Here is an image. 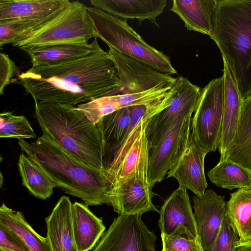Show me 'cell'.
Returning a JSON list of instances; mask_svg holds the SVG:
<instances>
[{"label": "cell", "instance_id": "obj_13", "mask_svg": "<svg viewBox=\"0 0 251 251\" xmlns=\"http://www.w3.org/2000/svg\"><path fill=\"white\" fill-rule=\"evenodd\" d=\"M176 90L169 105L148 122L147 134L150 147L155 145L179 118L193 113L201 89L183 76L176 77Z\"/></svg>", "mask_w": 251, "mask_h": 251}, {"label": "cell", "instance_id": "obj_36", "mask_svg": "<svg viewBox=\"0 0 251 251\" xmlns=\"http://www.w3.org/2000/svg\"><path fill=\"white\" fill-rule=\"evenodd\" d=\"M235 251H251V241L242 242L238 241Z\"/></svg>", "mask_w": 251, "mask_h": 251}, {"label": "cell", "instance_id": "obj_19", "mask_svg": "<svg viewBox=\"0 0 251 251\" xmlns=\"http://www.w3.org/2000/svg\"><path fill=\"white\" fill-rule=\"evenodd\" d=\"M158 226L161 233L172 235L181 226L199 238L194 214L187 190L178 187L165 201L160 211Z\"/></svg>", "mask_w": 251, "mask_h": 251}, {"label": "cell", "instance_id": "obj_27", "mask_svg": "<svg viewBox=\"0 0 251 251\" xmlns=\"http://www.w3.org/2000/svg\"><path fill=\"white\" fill-rule=\"evenodd\" d=\"M227 212L239 241H251V189H239L231 193Z\"/></svg>", "mask_w": 251, "mask_h": 251}, {"label": "cell", "instance_id": "obj_6", "mask_svg": "<svg viewBox=\"0 0 251 251\" xmlns=\"http://www.w3.org/2000/svg\"><path fill=\"white\" fill-rule=\"evenodd\" d=\"M95 38L102 40L122 54L136 59L160 72L177 74L169 56L146 42L127 23L94 7H88Z\"/></svg>", "mask_w": 251, "mask_h": 251}, {"label": "cell", "instance_id": "obj_4", "mask_svg": "<svg viewBox=\"0 0 251 251\" xmlns=\"http://www.w3.org/2000/svg\"><path fill=\"white\" fill-rule=\"evenodd\" d=\"M210 38L244 99L251 96V0H218Z\"/></svg>", "mask_w": 251, "mask_h": 251}, {"label": "cell", "instance_id": "obj_3", "mask_svg": "<svg viewBox=\"0 0 251 251\" xmlns=\"http://www.w3.org/2000/svg\"><path fill=\"white\" fill-rule=\"evenodd\" d=\"M35 102L36 120L43 132L82 162L103 170L105 148L98 126L65 103Z\"/></svg>", "mask_w": 251, "mask_h": 251}, {"label": "cell", "instance_id": "obj_33", "mask_svg": "<svg viewBox=\"0 0 251 251\" xmlns=\"http://www.w3.org/2000/svg\"><path fill=\"white\" fill-rule=\"evenodd\" d=\"M239 240L237 231L227 213L222 222L218 235L208 251H235Z\"/></svg>", "mask_w": 251, "mask_h": 251}, {"label": "cell", "instance_id": "obj_34", "mask_svg": "<svg viewBox=\"0 0 251 251\" xmlns=\"http://www.w3.org/2000/svg\"><path fill=\"white\" fill-rule=\"evenodd\" d=\"M0 251H31L18 234L1 223H0Z\"/></svg>", "mask_w": 251, "mask_h": 251}, {"label": "cell", "instance_id": "obj_11", "mask_svg": "<svg viewBox=\"0 0 251 251\" xmlns=\"http://www.w3.org/2000/svg\"><path fill=\"white\" fill-rule=\"evenodd\" d=\"M207 153L198 144L190 126L171 163L167 177H174L178 182V187L189 189L196 196H201L208 186L204 169Z\"/></svg>", "mask_w": 251, "mask_h": 251}, {"label": "cell", "instance_id": "obj_2", "mask_svg": "<svg viewBox=\"0 0 251 251\" xmlns=\"http://www.w3.org/2000/svg\"><path fill=\"white\" fill-rule=\"evenodd\" d=\"M18 143L55 187L80 199L88 206L106 203V194L109 187L103 170L78 159L44 132L32 142L20 139Z\"/></svg>", "mask_w": 251, "mask_h": 251}, {"label": "cell", "instance_id": "obj_1", "mask_svg": "<svg viewBox=\"0 0 251 251\" xmlns=\"http://www.w3.org/2000/svg\"><path fill=\"white\" fill-rule=\"evenodd\" d=\"M16 83L34 102L74 105L115 95L120 86L115 64L101 48L63 64L31 67L18 75Z\"/></svg>", "mask_w": 251, "mask_h": 251}, {"label": "cell", "instance_id": "obj_18", "mask_svg": "<svg viewBox=\"0 0 251 251\" xmlns=\"http://www.w3.org/2000/svg\"><path fill=\"white\" fill-rule=\"evenodd\" d=\"M223 60L224 98L218 148L220 154V160L224 159L225 153L233 141L240 117L244 100L230 68L224 58Z\"/></svg>", "mask_w": 251, "mask_h": 251}, {"label": "cell", "instance_id": "obj_16", "mask_svg": "<svg viewBox=\"0 0 251 251\" xmlns=\"http://www.w3.org/2000/svg\"><path fill=\"white\" fill-rule=\"evenodd\" d=\"M192 199L198 234L204 251H208L227 215V202L225 196L217 194L212 188L201 196L195 195Z\"/></svg>", "mask_w": 251, "mask_h": 251}, {"label": "cell", "instance_id": "obj_30", "mask_svg": "<svg viewBox=\"0 0 251 251\" xmlns=\"http://www.w3.org/2000/svg\"><path fill=\"white\" fill-rule=\"evenodd\" d=\"M207 175L211 182L224 189H251V174L239 165L227 159L220 160Z\"/></svg>", "mask_w": 251, "mask_h": 251}, {"label": "cell", "instance_id": "obj_25", "mask_svg": "<svg viewBox=\"0 0 251 251\" xmlns=\"http://www.w3.org/2000/svg\"><path fill=\"white\" fill-rule=\"evenodd\" d=\"M225 159L239 165L251 174V96L244 99L236 133Z\"/></svg>", "mask_w": 251, "mask_h": 251}, {"label": "cell", "instance_id": "obj_5", "mask_svg": "<svg viewBox=\"0 0 251 251\" xmlns=\"http://www.w3.org/2000/svg\"><path fill=\"white\" fill-rule=\"evenodd\" d=\"M129 107L131 122L128 130L115 151L111 162L103 170L109 189L134 176L148 179L151 147L147 126L158 111L151 103Z\"/></svg>", "mask_w": 251, "mask_h": 251}, {"label": "cell", "instance_id": "obj_21", "mask_svg": "<svg viewBox=\"0 0 251 251\" xmlns=\"http://www.w3.org/2000/svg\"><path fill=\"white\" fill-rule=\"evenodd\" d=\"M90 2L94 7L113 16L136 19L139 25L148 20L158 27L156 18L167 5L166 0H91Z\"/></svg>", "mask_w": 251, "mask_h": 251}, {"label": "cell", "instance_id": "obj_17", "mask_svg": "<svg viewBox=\"0 0 251 251\" xmlns=\"http://www.w3.org/2000/svg\"><path fill=\"white\" fill-rule=\"evenodd\" d=\"M172 88L160 86L135 94L103 96L78 104L76 109L91 122L97 124L104 116L123 108L149 103L164 97Z\"/></svg>", "mask_w": 251, "mask_h": 251}, {"label": "cell", "instance_id": "obj_10", "mask_svg": "<svg viewBox=\"0 0 251 251\" xmlns=\"http://www.w3.org/2000/svg\"><path fill=\"white\" fill-rule=\"evenodd\" d=\"M156 239L141 216L119 215L92 251H156Z\"/></svg>", "mask_w": 251, "mask_h": 251}, {"label": "cell", "instance_id": "obj_29", "mask_svg": "<svg viewBox=\"0 0 251 251\" xmlns=\"http://www.w3.org/2000/svg\"><path fill=\"white\" fill-rule=\"evenodd\" d=\"M131 122L129 107H125L103 117L97 124L107 151H115L125 137Z\"/></svg>", "mask_w": 251, "mask_h": 251}, {"label": "cell", "instance_id": "obj_31", "mask_svg": "<svg viewBox=\"0 0 251 251\" xmlns=\"http://www.w3.org/2000/svg\"><path fill=\"white\" fill-rule=\"evenodd\" d=\"M0 137L19 140L35 138L36 135L25 117L8 111L0 114Z\"/></svg>", "mask_w": 251, "mask_h": 251}, {"label": "cell", "instance_id": "obj_9", "mask_svg": "<svg viewBox=\"0 0 251 251\" xmlns=\"http://www.w3.org/2000/svg\"><path fill=\"white\" fill-rule=\"evenodd\" d=\"M224 98V80L213 79L201 89L191 129L198 144L208 152L219 148Z\"/></svg>", "mask_w": 251, "mask_h": 251}, {"label": "cell", "instance_id": "obj_28", "mask_svg": "<svg viewBox=\"0 0 251 251\" xmlns=\"http://www.w3.org/2000/svg\"><path fill=\"white\" fill-rule=\"evenodd\" d=\"M18 168L22 184L35 197L45 200L53 193L54 184L44 171L25 153L19 156Z\"/></svg>", "mask_w": 251, "mask_h": 251}, {"label": "cell", "instance_id": "obj_15", "mask_svg": "<svg viewBox=\"0 0 251 251\" xmlns=\"http://www.w3.org/2000/svg\"><path fill=\"white\" fill-rule=\"evenodd\" d=\"M192 113L178 119L166 133L151 147L149 158L148 181L153 187L164 178L180 146L184 136L191 126Z\"/></svg>", "mask_w": 251, "mask_h": 251}, {"label": "cell", "instance_id": "obj_7", "mask_svg": "<svg viewBox=\"0 0 251 251\" xmlns=\"http://www.w3.org/2000/svg\"><path fill=\"white\" fill-rule=\"evenodd\" d=\"M95 38L88 7L79 1L70 4L26 39L12 45L27 49L61 44L87 45Z\"/></svg>", "mask_w": 251, "mask_h": 251}, {"label": "cell", "instance_id": "obj_12", "mask_svg": "<svg viewBox=\"0 0 251 251\" xmlns=\"http://www.w3.org/2000/svg\"><path fill=\"white\" fill-rule=\"evenodd\" d=\"M108 47L120 79V88L115 95L135 94L160 86L172 88L175 84L176 78Z\"/></svg>", "mask_w": 251, "mask_h": 251}, {"label": "cell", "instance_id": "obj_14", "mask_svg": "<svg viewBox=\"0 0 251 251\" xmlns=\"http://www.w3.org/2000/svg\"><path fill=\"white\" fill-rule=\"evenodd\" d=\"M152 188L148 179L134 176L108 190L106 204L119 215L141 216L147 211L158 212L152 201L154 196Z\"/></svg>", "mask_w": 251, "mask_h": 251}, {"label": "cell", "instance_id": "obj_26", "mask_svg": "<svg viewBox=\"0 0 251 251\" xmlns=\"http://www.w3.org/2000/svg\"><path fill=\"white\" fill-rule=\"evenodd\" d=\"M0 223L18 234L31 251H52L48 237L37 233L21 211L14 210L4 203L0 207Z\"/></svg>", "mask_w": 251, "mask_h": 251}, {"label": "cell", "instance_id": "obj_20", "mask_svg": "<svg viewBox=\"0 0 251 251\" xmlns=\"http://www.w3.org/2000/svg\"><path fill=\"white\" fill-rule=\"evenodd\" d=\"M72 206L69 198L63 196L45 218L47 237L52 251H78L73 230Z\"/></svg>", "mask_w": 251, "mask_h": 251}, {"label": "cell", "instance_id": "obj_8", "mask_svg": "<svg viewBox=\"0 0 251 251\" xmlns=\"http://www.w3.org/2000/svg\"><path fill=\"white\" fill-rule=\"evenodd\" d=\"M70 3L69 0H0V24H7V33L14 44L41 28Z\"/></svg>", "mask_w": 251, "mask_h": 251}, {"label": "cell", "instance_id": "obj_24", "mask_svg": "<svg viewBox=\"0 0 251 251\" xmlns=\"http://www.w3.org/2000/svg\"><path fill=\"white\" fill-rule=\"evenodd\" d=\"M218 0H174L170 10L183 21L189 30L210 36Z\"/></svg>", "mask_w": 251, "mask_h": 251}, {"label": "cell", "instance_id": "obj_32", "mask_svg": "<svg viewBox=\"0 0 251 251\" xmlns=\"http://www.w3.org/2000/svg\"><path fill=\"white\" fill-rule=\"evenodd\" d=\"M161 251H204L200 237L161 233Z\"/></svg>", "mask_w": 251, "mask_h": 251}, {"label": "cell", "instance_id": "obj_35", "mask_svg": "<svg viewBox=\"0 0 251 251\" xmlns=\"http://www.w3.org/2000/svg\"><path fill=\"white\" fill-rule=\"evenodd\" d=\"M17 71L15 63L4 53H0V94L3 95L4 89L10 82Z\"/></svg>", "mask_w": 251, "mask_h": 251}, {"label": "cell", "instance_id": "obj_22", "mask_svg": "<svg viewBox=\"0 0 251 251\" xmlns=\"http://www.w3.org/2000/svg\"><path fill=\"white\" fill-rule=\"evenodd\" d=\"M100 48L97 38L87 45L56 44L27 49L25 51L30 57L32 67L52 66L63 64L84 57Z\"/></svg>", "mask_w": 251, "mask_h": 251}, {"label": "cell", "instance_id": "obj_23", "mask_svg": "<svg viewBox=\"0 0 251 251\" xmlns=\"http://www.w3.org/2000/svg\"><path fill=\"white\" fill-rule=\"evenodd\" d=\"M72 221L78 251L93 249L104 233L102 218L97 217L84 203L75 202L72 206Z\"/></svg>", "mask_w": 251, "mask_h": 251}, {"label": "cell", "instance_id": "obj_37", "mask_svg": "<svg viewBox=\"0 0 251 251\" xmlns=\"http://www.w3.org/2000/svg\"><path fill=\"white\" fill-rule=\"evenodd\" d=\"M0 186L1 187H2V183H3V176H2V174L1 173H0Z\"/></svg>", "mask_w": 251, "mask_h": 251}]
</instances>
